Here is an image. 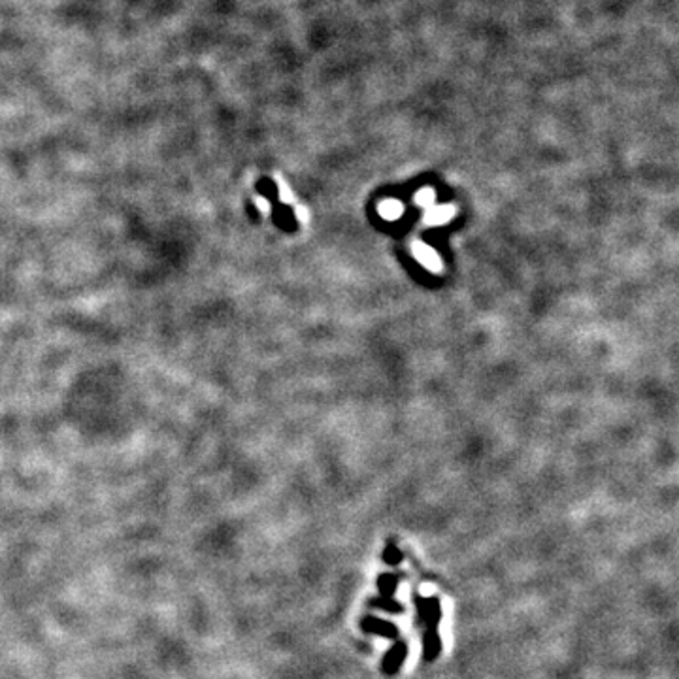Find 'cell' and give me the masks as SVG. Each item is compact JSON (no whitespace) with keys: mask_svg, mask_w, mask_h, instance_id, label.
<instances>
[{"mask_svg":"<svg viewBox=\"0 0 679 679\" xmlns=\"http://www.w3.org/2000/svg\"><path fill=\"white\" fill-rule=\"evenodd\" d=\"M455 215V208L453 206H438V208H428V212L423 217V221L428 227H440L443 223H447Z\"/></svg>","mask_w":679,"mask_h":679,"instance_id":"7a4b0ae2","label":"cell"},{"mask_svg":"<svg viewBox=\"0 0 679 679\" xmlns=\"http://www.w3.org/2000/svg\"><path fill=\"white\" fill-rule=\"evenodd\" d=\"M402 212H404V208H402V204L397 202V200H385V202H381V206H379V215H381L383 219H389V221H397V219H400V217H402Z\"/></svg>","mask_w":679,"mask_h":679,"instance_id":"3957f363","label":"cell"},{"mask_svg":"<svg viewBox=\"0 0 679 679\" xmlns=\"http://www.w3.org/2000/svg\"><path fill=\"white\" fill-rule=\"evenodd\" d=\"M414 255L423 266H427L430 272H442V260H440V257H438V253H436L432 247H428L427 244H423V242H415Z\"/></svg>","mask_w":679,"mask_h":679,"instance_id":"6da1fadb","label":"cell"},{"mask_svg":"<svg viewBox=\"0 0 679 679\" xmlns=\"http://www.w3.org/2000/svg\"><path fill=\"white\" fill-rule=\"evenodd\" d=\"M415 204L421 208H432L434 204V191L432 189H421L415 194Z\"/></svg>","mask_w":679,"mask_h":679,"instance_id":"277c9868","label":"cell"}]
</instances>
